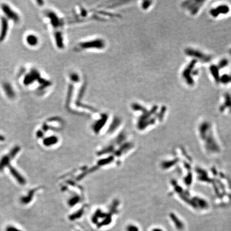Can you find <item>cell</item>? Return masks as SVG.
I'll list each match as a JSON object with an SVG mask.
<instances>
[{
	"label": "cell",
	"mask_w": 231,
	"mask_h": 231,
	"mask_svg": "<svg viewBox=\"0 0 231 231\" xmlns=\"http://www.w3.org/2000/svg\"><path fill=\"white\" fill-rule=\"evenodd\" d=\"M169 217L171 221L173 222L175 227H176L178 230H182L184 228V225L183 222L181 220L176 214L171 212L169 214Z\"/></svg>",
	"instance_id": "cell-1"
},
{
	"label": "cell",
	"mask_w": 231,
	"mask_h": 231,
	"mask_svg": "<svg viewBox=\"0 0 231 231\" xmlns=\"http://www.w3.org/2000/svg\"><path fill=\"white\" fill-rule=\"evenodd\" d=\"M8 166L12 175L17 180L18 182L21 185H24L25 184V180L24 179V178L12 166L9 164Z\"/></svg>",
	"instance_id": "cell-2"
},
{
	"label": "cell",
	"mask_w": 231,
	"mask_h": 231,
	"mask_svg": "<svg viewBox=\"0 0 231 231\" xmlns=\"http://www.w3.org/2000/svg\"><path fill=\"white\" fill-rule=\"evenodd\" d=\"M58 141V139L56 137H47L43 140V144L46 146H50L56 143Z\"/></svg>",
	"instance_id": "cell-3"
},
{
	"label": "cell",
	"mask_w": 231,
	"mask_h": 231,
	"mask_svg": "<svg viewBox=\"0 0 231 231\" xmlns=\"http://www.w3.org/2000/svg\"><path fill=\"white\" fill-rule=\"evenodd\" d=\"M37 38L33 35H29L26 37V41L30 46H35L37 43Z\"/></svg>",
	"instance_id": "cell-4"
},
{
	"label": "cell",
	"mask_w": 231,
	"mask_h": 231,
	"mask_svg": "<svg viewBox=\"0 0 231 231\" xmlns=\"http://www.w3.org/2000/svg\"><path fill=\"white\" fill-rule=\"evenodd\" d=\"M83 209H80V210L70 215L69 217V219L71 220H74L77 219H79L83 216Z\"/></svg>",
	"instance_id": "cell-5"
},
{
	"label": "cell",
	"mask_w": 231,
	"mask_h": 231,
	"mask_svg": "<svg viewBox=\"0 0 231 231\" xmlns=\"http://www.w3.org/2000/svg\"><path fill=\"white\" fill-rule=\"evenodd\" d=\"M9 157L8 156L3 157L0 160V171L2 170L5 166H9Z\"/></svg>",
	"instance_id": "cell-6"
},
{
	"label": "cell",
	"mask_w": 231,
	"mask_h": 231,
	"mask_svg": "<svg viewBox=\"0 0 231 231\" xmlns=\"http://www.w3.org/2000/svg\"><path fill=\"white\" fill-rule=\"evenodd\" d=\"M33 193H34V191H31V192L30 191V193H29V195H28V196L27 197H23L22 199V202L23 203H24V204H27V203H28L30 202V201L32 200V196H33Z\"/></svg>",
	"instance_id": "cell-7"
},
{
	"label": "cell",
	"mask_w": 231,
	"mask_h": 231,
	"mask_svg": "<svg viewBox=\"0 0 231 231\" xmlns=\"http://www.w3.org/2000/svg\"><path fill=\"white\" fill-rule=\"evenodd\" d=\"M126 231H139V228L134 224H129L126 226Z\"/></svg>",
	"instance_id": "cell-8"
},
{
	"label": "cell",
	"mask_w": 231,
	"mask_h": 231,
	"mask_svg": "<svg viewBox=\"0 0 231 231\" xmlns=\"http://www.w3.org/2000/svg\"><path fill=\"white\" fill-rule=\"evenodd\" d=\"M79 199L78 197H73V198H72V199L70 200L68 203L71 206H73V205H75L76 204H77V203L79 202Z\"/></svg>",
	"instance_id": "cell-9"
},
{
	"label": "cell",
	"mask_w": 231,
	"mask_h": 231,
	"mask_svg": "<svg viewBox=\"0 0 231 231\" xmlns=\"http://www.w3.org/2000/svg\"><path fill=\"white\" fill-rule=\"evenodd\" d=\"M6 231H22L18 228L12 226H9L6 229Z\"/></svg>",
	"instance_id": "cell-10"
},
{
	"label": "cell",
	"mask_w": 231,
	"mask_h": 231,
	"mask_svg": "<svg viewBox=\"0 0 231 231\" xmlns=\"http://www.w3.org/2000/svg\"><path fill=\"white\" fill-rule=\"evenodd\" d=\"M152 231H163L162 230H161L160 228H154Z\"/></svg>",
	"instance_id": "cell-11"
},
{
	"label": "cell",
	"mask_w": 231,
	"mask_h": 231,
	"mask_svg": "<svg viewBox=\"0 0 231 231\" xmlns=\"http://www.w3.org/2000/svg\"><path fill=\"white\" fill-rule=\"evenodd\" d=\"M4 140V137L1 136V135H0V141H3V140Z\"/></svg>",
	"instance_id": "cell-12"
}]
</instances>
